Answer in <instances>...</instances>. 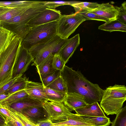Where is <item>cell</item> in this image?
I'll return each mask as SVG.
<instances>
[{
  "label": "cell",
  "instance_id": "obj_10",
  "mask_svg": "<svg viewBox=\"0 0 126 126\" xmlns=\"http://www.w3.org/2000/svg\"><path fill=\"white\" fill-rule=\"evenodd\" d=\"M38 1H24L20 4L11 6L0 7V22L8 21L23 12Z\"/></svg>",
  "mask_w": 126,
  "mask_h": 126
},
{
  "label": "cell",
  "instance_id": "obj_4",
  "mask_svg": "<svg viewBox=\"0 0 126 126\" xmlns=\"http://www.w3.org/2000/svg\"><path fill=\"white\" fill-rule=\"evenodd\" d=\"M126 100V86L115 84L104 90L100 106L107 115L116 114L122 108Z\"/></svg>",
  "mask_w": 126,
  "mask_h": 126
},
{
  "label": "cell",
  "instance_id": "obj_13",
  "mask_svg": "<svg viewBox=\"0 0 126 126\" xmlns=\"http://www.w3.org/2000/svg\"><path fill=\"white\" fill-rule=\"evenodd\" d=\"M36 125L38 122L49 119L48 113L43 106L30 107L21 113Z\"/></svg>",
  "mask_w": 126,
  "mask_h": 126
},
{
  "label": "cell",
  "instance_id": "obj_6",
  "mask_svg": "<svg viewBox=\"0 0 126 126\" xmlns=\"http://www.w3.org/2000/svg\"><path fill=\"white\" fill-rule=\"evenodd\" d=\"M69 39H62L57 34L48 41L32 47L29 50L32 58V65H37L51 54H58Z\"/></svg>",
  "mask_w": 126,
  "mask_h": 126
},
{
  "label": "cell",
  "instance_id": "obj_2",
  "mask_svg": "<svg viewBox=\"0 0 126 126\" xmlns=\"http://www.w3.org/2000/svg\"><path fill=\"white\" fill-rule=\"evenodd\" d=\"M61 76L66 84L67 93L81 95L87 104L100 101L104 90L98 84L88 80L80 71H75L65 65Z\"/></svg>",
  "mask_w": 126,
  "mask_h": 126
},
{
  "label": "cell",
  "instance_id": "obj_35",
  "mask_svg": "<svg viewBox=\"0 0 126 126\" xmlns=\"http://www.w3.org/2000/svg\"><path fill=\"white\" fill-rule=\"evenodd\" d=\"M117 19L124 24H126V2L125 1L119 7V12Z\"/></svg>",
  "mask_w": 126,
  "mask_h": 126
},
{
  "label": "cell",
  "instance_id": "obj_29",
  "mask_svg": "<svg viewBox=\"0 0 126 126\" xmlns=\"http://www.w3.org/2000/svg\"><path fill=\"white\" fill-rule=\"evenodd\" d=\"M98 4L96 2H77L71 6L73 7L76 13L81 10H86L95 9L97 7Z\"/></svg>",
  "mask_w": 126,
  "mask_h": 126
},
{
  "label": "cell",
  "instance_id": "obj_44",
  "mask_svg": "<svg viewBox=\"0 0 126 126\" xmlns=\"http://www.w3.org/2000/svg\"><path fill=\"white\" fill-rule=\"evenodd\" d=\"M1 26V25L0 24V26Z\"/></svg>",
  "mask_w": 126,
  "mask_h": 126
},
{
  "label": "cell",
  "instance_id": "obj_9",
  "mask_svg": "<svg viewBox=\"0 0 126 126\" xmlns=\"http://www.w3.org/2000/svg\"><path fill=\"white\" fill-rule=\"evenodd\" d=\"M61 15L59 10L47 8L31 19L27 26L32 28L40 25L58 21Z\"/></svg>",
  "mask_w": 126,
  "mask_h": 126
},
{
  "label": "cell",
  "instance_id": "obj_42",
  "mask_svg": "<svg viewBox=\"0 0 126 126\" xmlns=\"http://www.w3.org/2000/svg\"><path fill=\"white\" fill-rule=\"evenodd\" d=\"M4 126H11L10 125L8 124V123H6V124Z\"/></svg>",
  "mask_w": 126,
  "mask_h": 126
},
{
  "label": "cell",
  "instance_id": "obj_16",
  "mask_svg": "<svg viewBox=\"0 0 126 126\" xmlns=\"http://www.w3.org/2000/svg\"><path fill=\"white\" fill-rule=\"evenodd\" d=\"M64 105L70 111L84 107L87 104L83 96L75 93H67L63 102Z\"/></svg>",
  "mask_w": 126,
  "mask_h": 126
},
{
  "label": "cell",
  "instance_id": "obj_41",
  "mask_svg": "<svg viewBox=\"0 0 126 126\" xmlns=\"http://www.w3.org/2000/svg\"><path fill=\"white\" fill-rule=\"evenodd\" d=\"M6 124L4 120L0 116V126H4Z\"/></svg>",
  "mask_w": 126,
  "mask_h": 126
},
{
  "label": "cell",
  "instance_id": "obj_37",
  "mask_svg": "<svg viewBox=\"0 0 126 126\" xmlns=\"http://www.w3.org/2000/svg\"><path fill=\"white\" fill-rule=\"evenodd\" d=\"M24 1H0V7L11 6L17 5L23 3Z\"/></svg>",
  "mask_w": 126,
  "mask_h": 126
},
{
  "label": "cell",
  "instance_id": "obj_7",
  "mask_svg": "<svg viewBox=\"0 0 126 126\" xmlns=\"http://www.w3.org/2000/svg\"><path fill=\"white\" fill-rule=\"evenodd\" d=\"M85 21V19L79 12L68 15H61L57 21V34L62 39H68Z\"/></svg>",
  "mask_w": 126,
  "mask_h": 126
},
{
  "label": "cell",
  "instance_id": "obj_38",
  "mask_svg": "<svg viewBox=\"0 0 126 126\" xmlns=\"http://www.w3.org/2000/svg\"><path fill=\"white\" fill-rule=\"evenodd\" d=\"M15 115V116L14 118L7 123H8L11 126H24L16 115Z\"/></svg>",
  "mask_w": 126,
  "mask_h": 126
},
{
  "label": "cell",
  "instance_id": "obj_26",
  "mask_svg": "<svg viewBox=\"0 0 126 126\" xmlns=\"http://www.w3.org/2000/svg\"><path fill=\"white\" fill-rule=\"evenodd\" d=\"M46 87L66 93L67 92L66 84L61 76Z\"/></svg>",
  "mask_w": 126,
  "mask_h": 126
},
{
  "label": "cell",
  "instance_id": "obj_27",
  "mask_svg": "<svg viewBox=\"0 0 126 126\" xmlns=\"http://www.w3.org/2000/svg\"><path fill=\"white\" fill-rule=\"evenodd\" d=\"M61 71L55 70L53 71L40 76L42 84L44 87H46L54 80L61 76Z\"/></svg>",
  "mask_w": 126,
  "mask_h": 126
},
{
  "label": "cell",
  "instance_id": "obj_31",
  "mask_svg": "<svg viewBox=\"0 0 126 126\" xmlns=\"http://www.w3.org/2000/svg\"><path fill=\"white\" fill-rule=\"evenodd\" d=\"M78 12L79 13L82 15L85 20H94L102 21L105 22L109 21L107 18L85 10L80 11Z\"/></svg>",
  "mask_w": 126,
  "mask_h": 126
},
{
  "label": "cell",
  "instance_id": "obj_12",
  "mask_svg": "<svg viewBox=\"0 0 126 126\" xmlns=\"http://www.w3.org/2000/svg\"><path fill=\"white\" fill-rule=\"evenodd\" d=\"M94 13L108 19L109 21L116 20L119 15V7L109 3L99 4L96 8L85 10Z\"/></svg>",
  "mask_w": 126,
  "mask_h": 126
},
{
  "label": "cell",
  "instance_id": "obj_5",
  "mask_svg": "<svg viewBox=\"0 0 126 126\" xmlns=\"http://www.w3.org/2000/svg\"><path fill=\"white\" fill-rule=\"evenodd\" d=\"M58 21L32 28L22 41L21 46L28 50L32 47L49 40L57 34Z\"/></svg>",
  "mask_w": 126,
  "mask_h": 126
},
{
  "label": "cell",
  "instance_id": "obj_3",
  "mask_svg": "<svg viewBox=\"0 0 126 126\" xmlns=\"http://www.w3.org/2000/svg\"><path fill=\"white\" fill-rule=\"evenodd\" d=\"M45 1L34 3L25 11L7 21L0 22L1 26L18 37L22 41L31 30L27 24L34 17L48 7Z\"/></svg>",
  "mask_w": 126,
  "mask_h": 126
},
{
  "label": "cell",
  "instance_id": "obj_18",
  "mask_svg": "<svg viewBox=\"0 0 126 126\" xmlns=\"http://www.w3.org/2000/svg\"><path fill=\"white\" fill-rule=\"evenodd\" d=\"M94 126L88 121L77 114H72L67 117L66 121L57 123H53L52 126Z\"/></svg>",
  "mask_w": 126,
  "mask_h": 126
},
{
  "label": "cell",
  "instance_id": "obj_11",
  "mask_svg": "<svg viewBox=\"0 0 126 126\" xmlns=\"http://www.w3.org/2000/svg\"><path fill=\"white\" fill-rule=\"evenodd\" d=\"M32 62V58L29 50L21 46L13 69V79L22 76Z\"/></svg>",
  "mask_w": 126,
  "mask_h": 126
},
{
  "label": "cell",
  "instance_id": "obj_45",
  "mask_svg": "<svg viewBox=\"0 0 126 126\" xmlns=\"http://www.w3.org/2000/svg\"></svg>",
  "mask_w": 126,
  "mask_h": 126
},
{
  "label": "cell",
  "instance_id": "obj_20",
  "mask_svg": "<svg viewBox=\"0 0 126 126\" xmlns=\"http://www.w3.org/2000/svg\"><path fill=\"white\" fill-rule=\"evenodd\" d=\"M98 29L110 32L119 31L126 32V25L118 19L109 21L100 26Z\"/></svg>",
  "mask_w": 126,
  "mask_h": 126
},
{
  "label": "cell",
  "instance_id": "obj_30",
  "mask_svg": "<svg viewBox=\"0 0 126 126\" xmlns=\"http://www.w3.org/2000/svg\"><path fill=\"white\" fill-rule=\"evenodd\" d=\"M111 126H126V106L122 108L116 114Z\"/></svg>",
  "mask_w": 126,
  "mask_h": 126
},
{
  "label": "cell",
  "instance_id": "obj_43",
  "mask_svg": "<svg viewBox=\"0 0 126 126\" xmlns=\"http://www.w3.org/2000/svg\"></svg>",
  "mask_w": 126,
  "mask_h": 126
},
{
  "label": "cell",
  "instance_id": "obj_28",
  "mask_svg": "<svg viewBox=\"0 0 126 126\" xmlns=\"http://www.w3.org/2000/svg\"><path fill=\"white\" fill-rule=\"evenodd\" d=\"M0 116L4 120L6 123L15 116L9 105L2 104H0Z\"/></svg>",
  "mask_w": 126,
  "mask_h": 126
},
{
  "label": "cell",
  "instance_id": "obj_23",
  "mask_svg": "<svg viewBox=\"0 0 126 126\" xmlns=\"http://www.w3.org/2000/svg\"><path fill=\"white\" fill-rule=\"evenodd\" d=\"M29 95L25 89L16 91L0 102V104L9 105L14 103L20 101Z\"/></svg>",
  "mask_w": 126,
  "mask_h": 126
},
{
  "label": "cell",
  "instance_id": "obj_17",
  "mask_svg": "<svg viewBox=\"0 0 126 126\" xmlns=\"http://www.w3.org/2000/svg\"><path fill=\"white\" fill-rule=\"evenodd\" d=\"M74 111L77 114L81 116L106 117L98 102L87 104Z\"/></svg>",
  "mask_w": 126,
  "mask_h": 126
},
{
  "label": "cell",
  "instance_id": "obj_40",
  "mask_svg": "<svg viewBox=\"0 0 126 126\" xmlns=\"http://www.w3.org/2000/svg\"><path fill=\"white\" fill-rule=\"evenodd\" d=\"M10 95L5 94H4L0 95V102L9 97Z\"/></svg>",
  "mask_w": 126,
  "mask_h": 126
},
{
  "label": "cell",
  "instance_id": "obj_15",
  "mask_svg": "<svg viewBox=\"0 0 126 126\" xmlns=\"http://www.w3.org/2000/svg\"><path fill=\"white\" fill-rule=\"evenodd\" d=\"M44 89L42 83L29 80L25 90L29 96L44 103L49 100L45 94Z\"/></svg>",
  "mask_w": 126,
  "mask_h": 126
},
{
  "label": "cell",
  "instance_id": "obj_24",
  "mask_svg": "<svg viewBox=\"0 0 126 126\" xmlns=\"http://www.w3.org/2000/svg\"><path fill=\"white\" fill-rule=\"evenodd\" d=\"M28 80V78L25 76L21 77L3 94L11 95L16 91L25 89Z\"/></svg>",
  "mask_w": 126,
  "mask_h": 126
},
{
  "label": "cell",
  "instance_id": "obj_14",
  "mask_svg": "<svg viewBox=\"0 0 126 126\" xmlns=\"http://www.w3.org/2000/svg\"><path fill=\"white\" fill-rule=\"evenodd\" d=\"M80 42L79 35L78 34L69 39L60 49L58 54L65 64L79 46Z\"/></svg>",
  "mask_w": 126,
  "mask_h": 126
},
{
  "label": "cell",
  "instance_id": "obj_34",
  "mask_svg": "<svg viewBox=\"0 0 126 126\" xmlns=\"http://www.w3.org/2000/svg\"><path fill=\"white\" fill-rule=\"evenodd\" d=\"M65 64L58 54H55L54 55L52 63L54 69L62 71Z\"/></svg>",
  "mask_w": 126,
  "mask_h": 126
},
{
  "label": "cell",
  "instance_id": "obj_21",
  "mask_svg": "<svg viewBox=\"0 0 126 126\" xmlns=\"http://www.w3.org/2000/svg\"><path fill=\"white\" fill-rule=\"evenodd\" d=\"M54 55L50 54L39 64L36 66L39 76L51 72L55 69L53 68L52 63Z\"/></svg>",
  "mask_w": 126,
  "mask_h": 126
},
{
  "label": "cell",
  "instance_id": "obj_33",
  "mask_svg": "<svg viewBox=\"0 0 126 126\" xmlns=\"http://www.w3.org/2000/svg\"><path fill=\"white\" fill-rule=\"evenodd\" d=\"M11 108L13 113L24 126H37L22 113Z\"/></svg>",
  "mask_w": 126,
  "mask_h": 126
},
{
  "label": "cell",
  "instance_id": "obj_39",
  "mask_svg": "<svg viewBox=\"0 0 126 126\" xmlns=\"http://www.w3.org/2000/svg\"><path fill=\"white\" fill-rule=\"evenodd\" d=\"M53 123L49 119L38 122L36 125L37 126H52Z\"/></svg>",
  "mask_w": 126,
  "mask_h": 126
},
{
  "label": "cell",
  "instance_id": "obj_19",
  "mask_svg": "<svg viewBox=\"0 0 126 126\" xmlns=\"http://www.w3.org/2000/svg\"><path fill=\"white\" fill-rule=\"evenodd\" d=\"M44 103L29 96L18 102L9 105L16 111L21 113L23 109L30 107L43 106Z\"/></svg>",
  "mask_w": 126,
  "mask_h": 126
},
{
  "label": "cell",
  "instance_id": "obj_36",
  "mask_svg": "<svg viewBox=\"0 0 126 126\" xmlns=\"http://www.w3.org/2000/svg\"><path fill=\"white\" fill-rule=\"evenodd\" d=\"M21 76H18L13 78L9 82L0 88V95L3 94Z\"/></svg>",
  "mask_w": 126,
  "mask_h": 126
},
{
  "label": "cell",
  "instance_id": "obj_32",
  "mask_svg": "<svg viewBox=\"0 0 126 126\" xmlns=\"http://www.w3.org/2000/svg\"><path fill=\"white\" fill-rule=\"evenodd\" d=\"M76 1H45L44 5L48 8L54 9L59 6L64 5H70L76 3Z\"/></svg>",
  "mask_w": 126,
  "mask_h": 126
},
{
  "label": "cell",
  "instance_id": "obj_25",
  "mask_svg": "<svg viewBox=\"0 0 126 126\" xmlns=\"http://www.w3.org/2000/svg\"><path fill=\"white\" fill-rule=\"evenodd\" d=\"M81 116L92 124L94 126H108L112 123L110 118L107 117Z\"/></svg>",
  "mask_w": 126,
  "mask_h": 126
},
{
  "label": "cell",
  "instance_id": "obj_22",
  "mask_svg": "<svg viewBox=\"0 0 126 126\" xmlns=\"http://www.w3.org/2000/svg\"><path fill=\"white\" fill-rule=\"evenodd\" d=\"M44 91L49 101L63 102L67 93L44 87Z\"/></svg>",
  "mask_w": 126,
  "mask_h": 126
},
{
  "label": "cell",
  "instance_id": "obj_8",
  "mask_svg": "<svg viewBox=\"0 0 126 126\" xmlns=\"http://www.w3.org/2000/svg\"><path fill=\"white\" fill-rule=\"evenodd\" d=\"M43 106L48 113L49 119L53 123H59L66 121L67 116L72 113L63 102L48 101L44 103Z\"/></svg>",
  "mask_w": 126,
  "mask_h": 126
},
{
  "label": "cell",
  "instance_id": "obj_1",
  "mask_svg": "<svg viewBox=\"0 0 126 126\" xmlns=\"http://www.w3.org/2000/svg\"><path fill=\"white\" fill-rule=\"evenodd\" d=\"M22 40L12 32L0 27V88L13 79V71Z\"/></svg>",
  "mask_w": 126,
  "mask_h": 126
}]
</instances>
